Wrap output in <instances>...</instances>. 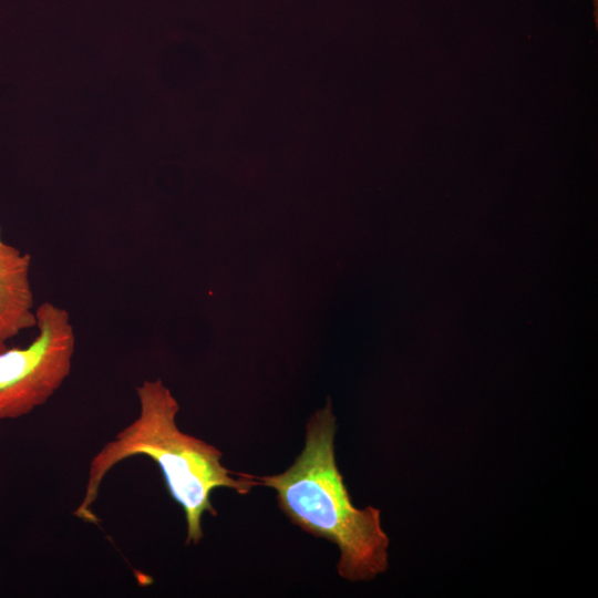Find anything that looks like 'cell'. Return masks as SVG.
<instances>
[{"instance_id": "obj_2", "label": "cell", "mask_w": 598, "mask_h": 598, "mask_svg": "<svg viewBox=\"0 0 598 598\" xmlns=\"http://www.w3.org/2000/svg\"><path fill=\"white\" fill-rule=\"evenodd\" d=\"M337 424L331 403L307 423L305 447L283 473L256 477L277 492L280 509L305 532L323 537L340 550L339 575L369 580L388 568L389 537L380 509L357 508L334 456Z\"/></svg>"}, {"instance_id": "obj_5", "label": "cell", "mask_w": 598, "mask_h": 598, "mask_svg": "<svg viewBox=\"0 0 598 598\" xmlns=\"http://www.w3.org/2000/svg\"><path fill=\"white\" fill-rule=\"evenodd\" d=\"M594 4V21L596 29L598 28V0H592Z\"/></svg>"}, {"instance_id": "obj_1", "label": "cell", "mask_w": 598, "mask_h": 598, "mask_svg": "<svg viewBox=\"0 0 598 598\" xmlns=\"http://www.w3.org/2000/svg\"><path fill=\"white\" fill-rule=\"evenodd\" d=\"M138 415L107 442L91 460L83 498L74 516L91 524L100 519L92 511L106 474L133 456L154 461L172 498L182 507L186 522V543L203 539L205 513L216 515L210 496L226 487L247 494L260 485L251 475L231 476L221 462V452L212 444L182 432L176 423L179 405L168 388L157 380H144L137 388Z\"/></svg>"}, {"instance_id": "obj_6", "label": "cell", "mask_w": 598, "mask_h": 598, "mask_svg": "<svg viewBox=\"0 0 598 598\" xmlns=\"http://www.w3.org/2000/svg\"><path fill=\"white\" fill-rule=\"evenodd\" d=\"M7 340H4L1 336H0V352L6 350L8 347H7Z\"/></svg>"}, {"instance_id": "obj_3", "label": "cell", "mask_w": 598, "mask_h": 598, "mask_svg": "<svg viewBox=\"0 0 598 598\" xmlns=\"http://www.w3.org/2000/svg\"><path fill=\"white\" fill-rule=\"evenodd\" d=\"M34 339L0 352V420L25 416L45 404L71 372L75 333L66 309L35 308Z\"/></svg>"}, {"instance_id": "obj_4", "label": "cell", "mask_w": 598, "mask_h": 598, "mask_svg": "<svg viewBox=\"0 0 598 598\" xmlns=\"http://www.w3.org/2000/svg\"><path fill=\"white\" fill-rule=\"evenodd\" d=\"M31 260L3 239L0 227V336L7 341L35 327Z\"/></svg>"}]
</instances>
